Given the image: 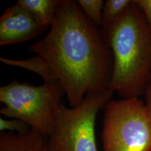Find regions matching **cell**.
I'll list each match as a JSON object with an SVG mask.
<instances>
[{
    "mask_svg": "<svg viewBox=\"0 0 151 151\" xmlns=\"http://www.w3.org/2000/svg\"><path fill=\"white\" fill-rule=\"evenodd\" d=\"M29 50L48 64L71 108L88 94L110 90L112 51L101 28L85 14L77 1L60 0L48 34L30 45Z\"/></svg>",
    "mask_w": 151,
    "mask_h": 151,
    "instance_id": "cell-1",
    "label": "cell"
},
{
    "mask_svg": "<svg viewBox=\"0 0 151 151\" xmlns=\"http://www.w3.org/2000/svg\"><path fill=\"white\" fill-rule=\"evenodd\" d=\"M112 51L109 89L122 99L144 95L151 78V24L132 0L114 21L100 27Z\"/></svg>",
    "mask_w": 151,
    "mask_h": 151,
    "instance_id": "cell-2",
    "label": "cell"
},
{
    "mask_svg": "<svg viewBox=\"0 0 151 151\" xmlns=\"http://www.w3.org/2000/svg\"><path fill=\"white\" fill-rule=\"evenodd\" d=\"M64 94L65 90L58 81L35 86L14 79L0 88V101L4 104L0 113L22 120L49 137L55 126Z\"/></svg>",
    "mask_w": 151,
    "mask_h": 151,
    "instance_id": "cell-3",
    "label": "cell"
},
{
    "mask_svg": "<svg viewBox=\"0 0 151 151\" xmlns=\"http://www.w3.org/2000/svg\"><path fill=\"white\" fill-rule=\"evenodd\" d=\"M104 151H151V116L139 97L111 99L104 107Z\"/></svg>",
    "mask_w": 151,
    "mask_h": 151,
    "instance_id": "cell-4",
    "label": "cell"
},
{
    "mask_svg": "<svg viewBox=\"0 0 151 151\" xmlns=\"http://www.w3.org/2000/svg\"><path fill=\"white\" fill-rule=\"evenodd\" d=\"M111 90L86 95L74 108L60 106L55 126L49 137L52 151H98L95 139L97 113L112 98Z\"/></svg>",
    "mask_w": 151,
    "mask_h": 151,
    "instance_id": "cell-5",
    "label": "cell"
},
{
    "mask_svg": "<svg viewBox=\"0 0 151 151\" xmlns=\"http://www.w3.org/2000/svg\"><path fill=\"white\" fill-rule=\"evenodd\" d=\"M48 29L17 2L0 18V46L25 42Z\"/></svg>",
    "mask_w": 151,
    "mask_h": 151,
    "instance_id": "cell-6",
    "label": "cell"
},
{
    "mask_svg": "<svg viewBox=\"0 0 151 151\" xmlns=\"http://www.w3.org/2000/svg\"><path fill=\"white\" fill-rule=\"evenodd\" d=\"M0 151H52L49 138L31 129L25 134L1 132Z\"/></svg>",
    "mask_w": 151,
    "mask_h": 151,
    "instance_id": "cell-7",
    "label": "cell"
},
{
    "mask_svg": "<svg viewBox=\"0 0 151 151\" xmlns=\"http://www.w3.org/2000/svg\"><path fill=\"white\" fill-rule=\"evenodd\" d=\"M17 2L43 25L50 28L55 18L60 0H19Z\"/></svg>",
    "mask_w": 151,
    "mask_h": 151,
    "instance_id": "cell-8",
    "label": "cell"
},
{
    "mask_svg": "<svg viewBox=\"0 0 151 151\" xmlns=\"http://www.w3.org/2000/svg\"><path fill=\"white\" fill-rule=\"evenodd\" d=\"M0 61L6 65L21 67L37 73L43 78L44 83L58 81L51 68L50 67L46 60L39 55L23 60L9 59V58L1 57L0 58Z\"/></svg>",
    "mask_w": 151,
    "mask_h": 151,
    "instance_id": "cell-9",
    "label": "cell"
},
{
    "mask_svg": "<svg viewBox=\"0 0 151 151\" xmlns=\"http://www.w3.org/2000/svg\"><path fill=\"white\" fill-rule=\"evenodd\" d=\"M132 0H107L102 11L101 27L114 21L131 4Z\"/></svg>",
    "mask_w": 151,
    "mask_h": 151,
    "instance_id": "cell-10",
    "label": "cell"
},
{
    "mask_svg": "<svg viewBox=\"0 0 151 151\" xmlns=\"http://www.w3.org/2000/svg\"><path fill=\"white\" fill-rule=\"evenodd\" d=\"M78 5L85 14L94 24L101 27L102 24V11L104 2L102 0H78Z\"/></svg>",
    "mask_w": 151,
    "mask_h": 151,
    "instance_id": "cell-11",
    "label": "cell"
},
{
    "mask_svg": "<svg viewBox=\"0 0 151 151\" xmlns=\"http://www.w3.org/2000/svg\"><path fill=\"white\" fill-rule=\"evenodd\" d=\"M31 129L28 124L18 119L0 118V131L1 132H16L18 134H25Z\"/></svg>",
    "mask_w": 151,
    "mask_h": 151,
    "instance_id": "cell-12",
    "label": "cell"
},
{
    "mask_svg": "<svg viewBox=\"0 0 151 151\" xmlns=\"http://www.w3.org/2000/svg\"><path fill=\"white\" fill-rule=\"evenodd\" d=\"M134 2L142 10L151 24V0H134Z\"/></svg>",
    "mask_w": 151,
    "mask_h": 151,
    "instance_id": "cell-13",
    "label": "cell"
},
{
    "mask_svg": "<svg viewBox=\"0 0 151 151\" xmlns=\"http://www.w3.org/2000/svg\"><path fill=\"white\" fill-rule=\"evenodd\" d=\"M145 103H146L147 108L151 116V78L150 82L147 87L146 92H145Z\"/></svg>",
    "mask_w": 151,
    "mask_h": 151,
    "instance_id": "cell-14",
    "label": "cell"
}]
</instances>
